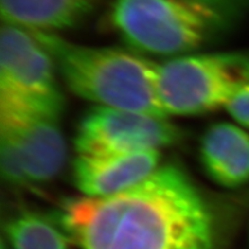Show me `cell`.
<instances>
[{
	"label": "cell",
	"mask_w": 249,
	"mask_h": 249,
	"mask_svg": "<svg viewBox=\"0 0 249 249\" xmlns=\"http://www.w3.org/2000/svg\"><path fill=\"white\" fill-rule=\"evenodd\" d=\"M101 0H0L3 23L32 32L57 33L78 26Z\"/></svg>",
	"instance_id": "30bf717a"
},
{
	"label": "cell",
	"mask_w": 249,
	"mask_h": 249,
	"mask_svg": "<svg viewBox=\"0 0 249 249\" xmlns=\"http://www.w3.org/2000/svg\"><path fill=\"white\" fill-rule=\"evenodd\" d=\"M53 57L35 33L3 23L0 33V107L60 118L64 97Z\"/></svg>",
	"instance_id": "5b68a950"
},
{
	"label": "cell",
	"mask_w": 249,
	"mask_h": 249,
	"mask_svg": "<svg viewBox=\"0 0 249 249\" xmlns=\"http://www.w3.org/2000/svg\"><path fill=\"white\" fill-rule=\"evenodd\" d=\"M33 33L78 97L95 107L168 117L158 94V64L153 60L132 49L86 46L57 33Z\"/></svg>",
	"instance_id": "3957f363"
},
{
	"label": "cell",
	"mask_w": 249,
	"mask_h": 249,
	"mask_svg": "<svg viewBox=\"0 0 249 249\" xmlns=\"http://www.w3.org/2000/svg\"><path fill=\"white\" fill-rule=\"evenodd\" d=\"M158 94L169 115L226 108L249 84V51L195 53L158 64Z\"/></svg>",
	"instance_id": "277c9868"
},
{
	"label": "cell",
	"mask_w": 249,
	"mask_h": 249,
	"mask_svg": "<svg viewBox=\"0 0 249 249\" xmlns=\"http://www.w3.org/2000/svg\"><path fill=\"white\" fill-rule=\"evenodd\" d=\"M160 151L142 150L127 154L76 155L74 182L87 197H106L128 190L159 168Z\"/></svg>",
	"instance_id": "ba28073f"
},
{
	"label": "cell",
	"mask_w": 249,
	"mask_h": 249,
	"mask_svg": "<svg viewBox=\"0 0 249 249\" xmlns=\"http://www.w3.org/2000/svg\"><path fill=\"white\" fill-rule=\"evenodd\" d=\"M0 164L4 179L12 184L31 183L24 165L9 141L0 138Z\"/></svg>",
	"instance_id": "7c38bea8"
},
{
	"label": "cell",
	"mask_w": 249,
	"mask_h": 249,
	"mask_svg": "<svg viewBox=\"0 0 249 249\" xmlns=\"http://www.w3.org/2000/svg\"><path fill=\"white\" fill-rule=\"evenodd\" d=\"M200 158L207 176L219 186L238 188L249 183V134L244 127L213 124L201 141Z\"/></svg>",
	"instance_id": "9c48e42d"
},
{
	"label": "cell",
	"mask_w": 249,
	"mask_h": 249,
	"mask_svg": "<svg viewBox=\"0 0 249 249\" xmlns=\"http://www.w3.org/2000/svg\"><path fill=\"white\" fill-rule=\"evenodd\" d=\"M249 14V0H112V30L140 53H198L233 32Z\"/></svg>",
	"instance_id": "7a4b0ae2"
},
{
	"label": "cell",
	"mask_w": 249,
	"mask_h": 249,
	"mask_svg": "<svg viewBox=\"0 0 249 249\" xmlns=\"http://www.w3.org/2000/svg\"><path fill=\"white\" fill-rule=\"evenodd\" d=\"M60 118L0 107V138L9 141L32 182L55 178L65 163Z\"/></svg>",
	"instance_id": "52a82bcc"
},
{
	"label": "cell",
	"mask_w": 249,
	"mask_h": 249,
	"mask_svg": "<svg viewBox=\"0 0 249 249\" xmlns=\"http://www.w3.org/2000/svg\"><path fill=\"white\" fill-rule=\"evenodd\" d=\"M168 117L94 107L82 118L75 135L76 155L127 154L159 150L182 139Z\"/></svg>",
	"instance_id": "8992f818"
},
{
	"label": "cell",
	"mask_w": 249,
	"mask_h": 249,
	"mask_svg": "<svg viewBox=\"0 0 249 249\" xmlns=\"http://www.w3.org/2000/svg\"><path fill=\"white\" fill-rule=\"evenodd\" d=\"M10 249H82L60 219L35 211H22L5 226Z\"/></svg>",
	"instance_id": "8fae6325"
},
{
	"label": "cell",
	"mask_w": 249,
	"mask_h": 249,
	"mask_svg": "<svg viewBox=\"0 0 249 249\" xmlns=\"http://www.w3.org/2000/svg\"><path fill=\"white\" fill-rule=\"evenodd\" d=\"M59 219L82 249H219L211 206L173 164L116 195L66 201Z\"/></svg>",
	"instance_id": "6da1fadb"
},
{
	"label": "cell",
	"mask_w": 249,
	"mask_h": 249,
	"mask_svg": "<svg viewBox=\"0 0 249 249\" xmlns=\"http://www.w3.org/2000/svg\"><path fill=\"white\" fill-rule=\"evenodd\" d=\"M231 117L244 128L249 130V84L239 90L226 107Z\"/></svg>",
	"instance_id": "4fadbf2b"
}]
</instances>
